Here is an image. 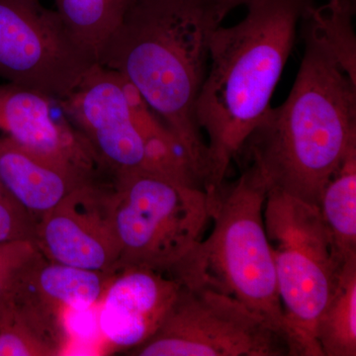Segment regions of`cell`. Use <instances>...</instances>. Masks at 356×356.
<instances>
[{
	"instance_id": "obj_1",
	"label": "cell",
	"mask_w": 356,
	"mask_h": 356,
	"mask_svg": "<svg viewBox=\"0 0 356 356\" xmlns=\"http://www.w3.org/2000/svg\"><path fill=\"white\" fill-rule=\"evenodd\" d=\"M313 0H252L245 18L209 42L196 120L207 145L205 191L214 202L229 165L261 123Z\"/></svg>"
},
{
	"instance_id": "obj_2",
	"label": "cell",
	"mask_w": 356,
	"mask_h": 356,
	"mask_svg": "<svg viewBox=\"0 0 356 356\" xmlns=\"http://www.w3.org/2000/svg\"><path fill=\"white\" fill-rule=\"evenodd\" d=\"M217 26L212 8L189 0H133L97 57L98 64L132 84L172 130L203 187L207 145L196 120V103Z\"/></svg>"
},
{
	"instance_id": "obj_3",
	"label": "cell",
	"mask_w": 356,
	"mask_h": 356,
	"mask_svg": "<svg viewBox=\"0 0 356 356\" xmlns=\"http://www.w3.org/2000/svg\"><path fill=\"white\" fill-rule=\"evenodd\" d=\"M304 41L287 99L267 110L242 151L267 191L318 207L325 185L356 146V83L324 49Z\"/></svg>"
},
{
	"instance_id": "obj_4",
	"label": "cell",
	"mask_w": 356,
	"mask_h": 356,
	"mask_svg": "<svg viewBox=\"0 0 356 356\" xmlns=\"http://www.w3.org/2000/svg\"><path fill=\"white\" fill-rule=\"evenodd\" d=\"M266 196L261 178L245 168L235 184L220 192L210 235L170 274L182 286L209 287L234 297L284 337L275 264L264 226Z\"/></svg>"
},
{
	"instance_id": "obj_5",
	"label": "cell",
	"mask_w": 356,
	"mask_h": 356,
	"mask_svg": "<svg viewBox=\"0 0 356 356\" xmlns=\"http://www.w3.org/2000/svg\"><path fill=\"white\" fill-rule=\"evenodd\" d=\"M264 226L275 264L288 355L323 356L317 325L344 262L317 206L268 191Z\"/></svg>"
},
{
	"instance_id": "obj_6",
	"label": "cell",
	"mask_w": 356,
	"mask_h": 356,
	"mask_svg": "<svg viewBox=\"0 0 356 356\" xmlns=\"http://www.w3.org/2000/svg\"><path fill=\"white\" fill-rule=\"evenodd\" d=\"M112 219L120 255L117 269L170 271L203 238L212 215L207 192L144 172L115 175Z\"/></svg>"
},
{
	"instance_id": "obj_7",
	"label": "cell",
	"mask_w": 356,
	"mask_h": 356,
	"mask_svg": "<svg viewBox=\"0 0 356 356\" xmlns=\"http://www.w3.org/2000/svg\"><path fill=\"white\" fill-rule=\"evenodd\" d=\"M137 356H284V337L270 323L225 293L180 288L158 331L130 351Z\"/></svg>"
},
{
	"instance_id": "obj_8",
	"label": "cell",
	"mask_w": 356,
	"mask_h": 356,
	"mask_svg": "<svg viewBox=\"0 0 356 356\" xmlns=\"http://www.w3.org/2000/svg\"><path fill=\"white\" fill-rule=\"evenodd\" d=\"M97 58L56 10L0 0V77L56 100L69 96Z\"/></svg>"
},
{
	"instance_id": "obj_9",
	"label": "cell",
	"mask_w": 356,
	"mask_h": 356,
	"mask_svg": "<svg viewBox=\"0 0 356 356\" xmlns=\"http://www.w3.org/2000/svg\"><path fill=\"white\" fill-rule=\"evenodd\" d=\"M58 102L102 166L114 175L149 172L146 144L134 123L120 74L97 63L69 96Z\"/></svg>"
},
{
	"instance_id": "obj_10",
	"label": "cell",
	"mask_w": 356,
	"mask_h": 356,
	"mask_svg": "<svg viewBox=\"0 0 356 356\" xmlns=\"http://www.w3.org/2000/svg\"><path fill=\"white\" fill-rule=\"evenodd\" d=\"M112 188L79 185L37 220L34 243L49 261L116 273L120 255L111 209Z\"/></svg>"
},
{
	"instance_id": "obj_11",
	"label": "cell",
	"mask_w": 356,
	"mask_h": 356,
	"mask_svg": "<svg viewBox=\"0 0 356 356\" xmlns=\"http://www.w3.org/2000/svg\"><path fill=\"white\" fill-rule=\"evenodd\" d=\"M58 100L18 84H0V138L84 179H93L99 159L67 118L58 120Z\"/></svg>"
},
{
	"instance_id": "obj_12",
	"label": "cell",
	"mask_w": 356,
	"mask_h": 356,
	"mask_svg": "<svg viewBox=\"0 0 356 356\" xmlns=\"http://www.w3.org/2000/svg\"><path fill=\"white\" fill-rule=\"evenodd\" d=\"M181 284L172 274L129 266L112 276L99 305L98 330L110 348L133 350L158 331Z\"/></svg>"
},
{
	"instance_id": "obj_13",
	"label": "cell",
	"mask_w": 356,
	"mask_h": 356,
	"mask_svg": "<svg viewBox=\"0 0 356 356\" xmlns=\"http://www.w3.org/2000/svg\"><path fill=\"white\" fill-rule=\"evenodd\" d=\"M113 274L51 261L38 250L18 271L11 300L44 317L65 322L67 312H86L99 305Z\"/></svg>"
},
{
	"instance_id": "obj_14",
	"label": "cell",
	"mask_w": 356,
	"mask_h": 356,
	"mask_svg": "<svg viewBox=\"0 0 356 356\" xmlns=\"http://www.w3.org/2000/svg\"><path fill=\"white\" fill-rule=\"evenodd\" d=\"M84 179L0 138V182L35 220L53 209Z\"/></svg>"
},
{
	"instance_id": "obj_15",
	"label": "cell",
	"mask_w": 356,
	"mask_h": 356,
	"mask_svg": "<svg viewBox=\"0 0 356 356\" xmlns=\"http://www.w3.org/2000/svg\"><path fill=\"white\" fill-rule=\"evenodd\" d=\"M337 257L346 262L356 257V146L321 194L318 206Z\"/></svg>"
},
{
	"instance_id": "obj_16",
	"label": "cell",
	"mask_w": 356,
	"mask_h": 356,
	"mask_svg": "<svg viewBox=\"0 0 356 356\" xmlns=\"http://www.w3.org/2000/svg\"><path fill=\"white\" fill-rule=\"evenodd\" d=\"M355 0H329L322 6L312 4L302 17L304 39L324 49L356 83Z\"/></svg>"
},
{
	"instance_id": "obj_17",
	"label": "cell",
	"mask_w": 356,
	"mask_h": 356,
	"mask_svg": "<svg viewBox=\"0 0 356 356\" xmlns=\"http://www.w3.org/2000/svg\"><path fill=\"white\" fill-rule=\"evenodd\" d=\"M323 356L356 355V257L344 262L317 325Z\"/></svg>"
},
{
	"instance_id": "obj_18",
	"label": "cell",
	"mask_w": 356,
	"mask_h": 356,
	"mask_svg": "<svg viewBox=\"0 0 356 356\" xmlns=\"http://www.w3.org/2000/svg\"><path fill=\"white\" fill-rule=\"evenodd\" d=\"M57 13L79 41L98 57L133 0H55Z\"/></svg>"
},
{
	"instance_id": "obj_19",
	"label": "cell",
	"mask_w": 356,
	"mask_h": 356,
	"mask_svg": "<svg viewBox=\"0 0 356 356\" xmlns=\"http://www.w3.org/2000/svg\"><path fill=\"white\" fill-rule=\"evenodd\" d=\"M53 351L9 310L0 317V356H51Z\"/></svg>"
},
{
	"instance_id": "obj_20",
	"label": "cell",
	"mask_w": 356,
	"mask_h": 356,
	"mask_svg": "<svg viewBox=\"0 0 356 356\" xmlns=\"http://www.w3.org/2000/svg\"><path fill=\"white\" fill-rule=\"evenodd\" d=\"M34 242L0 245V317L10 305L14 280L21 267L36 254Z\"/></svg>"
},
{
	"instance_id": "obj_21",
	"label": "cell",
	"mask_w": 356,
	"mask_h": 356,
	"mask_svg": "<svg viewBox=\"0 0 356 356\" xmlns=\"http://www.w3.org/2000/svg\"><path fill=\"white\" fill-rule=\"evenodd\" d=\"M250 1L252 0H217L213 7V16L217 24L221 25L222 21L232 11L238 7L247 6Z\"/></svg>"
},
{
	"instance_id": "obj_22",
	"label": "cell",
	"mask_w": 356,
	"mask_h": 356,
	"mask_svg": "<svg viewBox=\"0 0 356 356\" xmlns=\"http://www.w3.org/2000/svg\"><path fill=\"white\" fill-rule=\"evenodd\" d=\"M189 1L194 2V3L200 4V6L209 7V8L213 9V7H214L217 0H189Z\"/></svg>"
},
{
	"instance_id": "obj_23",
	"label": "cell",
	"mask_w": 356,
	"mask_h": 356,
	"mask_svg": "<svg viewBox=\"0 0 356 356\" xmlns=\"http://www.w3.org/2000/svg\"><path fill=\"white\" fill-rule=\"evenodd\" d=\"M14 1L19 2V3L24 4V6L31 7H39L41 6L39 0H14Z\"/></svg>"
},
{
	"instance_id": "obj_24",
	"label": "cell",
	"mask_w": 356,
	"mask_h": 356,
	"mask_svg": "<svg viewBox=\"0 0 356 356\" xmlns=\"http://www.w3.org/2000/svg\"><path fill=\"white\" fill-rule=\"evenodd\" d=\"M8 197H13V196L7 192L6 189L4 188L3 185L0 182V202H2V201L6 200V199Z\"/></svg>"
}]
</instances>
